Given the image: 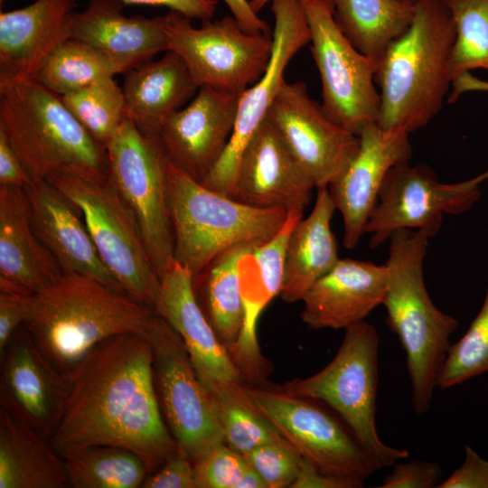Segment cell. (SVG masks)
Returning <instances> with one entry per match:
<instances>
[{
    "label": "cell",
    "instance_id": "obj_1",
    "mask_svg": "<svg viewBox=\"0 0 488 488\" xmlns=\"http://www.w3.org/2000/svg\"><path fill=\"white\" fill-rule=\"evenodd\" d=\"M67 379L63 414L50 439L61 455L92 446H121L138 455L150 474L179 448L164 421L145 334L101 341Z\"/></svg>",
    "mask_w": 488,
    "mask_h": 488
},
{
    "label": "cell",
    "instance_id": "obj_2",
    "mask_svg": "<svg viewBox=\"0 0 488 488\" xmlns=\"http://www.w3.org/2000/svg\"><path fill=\"white\" fill-rule=\"evenodd\" d=\"M156 314L94 277L63 274L29 296L23 325L52 365L67 376L97 343L119 334H145Z\"/></svg>",
    "mask_w": 488,
    "mask_h": 488
},
{
    "label": "cell",
    "instance_id": "obj_3",
    "mask_svg": "<svg viewBox=\"0 0 488 488\" xmlns=\"http://www.w3.org/2000/svg\"><path fill=\"white\" fill-rule=\"evenodd\" d=\"M455 41V22L443 0H417L410 26L377 61L380 127L410 134L439 112L453 82Z\"/></svg>",
    "mask_w": 488,
    "mask_h": 488
},
{
    "label": "cell",
    "instance_id": "obj_4",
    "mask_svg": "<svg viewBox=\"0 0 488 488\" xmlns=\"http://www.w3.org/2000/svg\"><path fill=\"white\" fill-rule=\"evenodd\" d=\"M389 241L382 305L388 326L406 353L413 408L417 415H422L430 407L458 322L439 310L427 293L423 265L428 238L405 229L392 233Z\"/></svg>",
    "mask_w": 488,
    "mask_h": 488
},
{
    "label": "cell",
    "instance_id": "obj_5",
    "mask_svg": "<svg viewBox=\"0 0 488 488\" xmlns=\"http://www.w3.org/2000/svg\"><path fill=\"white\" fill-rule=\"evenodd\" d=\"M0 129L33 182L61 174L108 179L105 148L58 95L33 80L0 86Z\"/></svg>",
    "mask_w": 488,
    "mask_h": 488
},
{
    "label": "cell",
    "instance_id": "obj_6",
    "mask_svg": "<svg viewBox=\"0 0 488 488\" xmlns=\"http://www.w3.org/2000/svg\"><path fill=\"white\" fill-rule=\"evenodd\" d=\"M168 188L174 259L194 277L238 244L263 243L284 225V208L247 205L207 188L169 161Z\"/></svg>",
    "mask_w": 488,
    "mask_h": 488
},
{
    "label": "cell",
    "instance_id": "obj_7",
    "mask_svg": "<svg viewBox=\"0 0 488 488\" xmlns=\"http://www.w3.org/2000/svg\"><path fill=\"white\" fill-rule=\"evenodd\" d=\"M344 330L342 344L326 366L314 375L294 379L277 388L292 396L327 404L381 468L393 465L409 453L384 444L378 435V333L366 321Z\"/></svg>",
    "mask_w": 488,
    "mask_h": 488
},
{
    "label": "cell",
    "instance_id": "obj_8",
    "mask_svg": "<svg viewBox=\"0 0 488 488\" xmlns=\"http://www.w3.org/2000/svg\"><path fill=\"white\" fill-rule=\"evenodd\" d=\"M105 150L108 179L134 216L161 277L174 261L169 159L159 136L142 133L127 117Z\"/></svg>",
    "mask_w": 488,
    "mask_h": 488
},
{
    "label": "cell",
    "instance_id": "obj_9",
    "mask_svg": "<svg viewBox=\"0 0 488 488\" xmlns=\"http://www.w3.org/2000/svg\"><path fill=\"white\" fill-rule=\"evenodd\" d=\"M46 181L78 207L101 261L120 288L154 308L160 277L134 216L108 179L97 182L61 174Z\"/></svg>",
    "mask_w": 488,
    "mask_h": 488
},
{
    "label": "cell",
    "instance_id": "obj_10",
    "mask_svg": "<svg viewBox=\"0 0 488 488\" xmlns=\"http://www.w3.org/2000/svg\"><path fill=\"white\" fill-rule=\"evenodd\" d=\"M249 401L307 462L321 472L361 487L381 467L350 429L308 399L244 384Z\"/></svg>",
    "mask_w": 488,
    "mask_h": 488
},
{
    "label": "cell",
    "instance_id": "obj_11",
    "mask_svg": "<svg viewBox=\"0 0 488 488\" xmlns=\"http://www.w3.org/2000/svg\"><path fill=\"white\" fill-rule=\"evenodd\" d=\"M310 30L311 52L327 116L358 136L377 124L380 97L375 88L377 61L360 52L342 33L330 0H300Z\"/></svg>",
    "mask_w": 488,
    "mask_h": 488
},
{
    "label": "cell",
    "instance_id": "obj_12",
    "mask_svg": "<svg viewBox=\"0 0 488 488\" xmlns=\"http://www.w3.org/2000/svg\"><path fill=\"white\" fill-rule=\"evenodd\" d=\"M170 11L165 14L168 51L184 61L198 88L208 86L241 94L265 72L273 49L272 33H252L237 20L202 21Z\"/></svg>",
    "mask_w": 488,
    "mask_h": 488
},
{
    "label": "cell",
    "instance_id": "obj_13",
    "mask_svg": "<svg viewBox=\"0 0 488 488\" xmlns=\"http://www.w3.org/2000/svg\"><path fill=\"white\" fill-rule=\"evenodd\" d=\"M153 350L155 385L167 427L193 464L224 443L210 392L179 334L158 314L145 333Z\"/></svg>",
    "mask_w": 488,
    "mask_h": 488
},
{
    "label": "cell",
    "instance_id": "obj_14",
    "mask_svg": "<svg viewBox=\"0 0 488 488\" xmlns=\"http://www.w3.org/2000/svg\"><path fill=\"white\" fill-rule=\"evenodd\" d=\"M487 179L488 170L470 180L443 183L426 164L411 165L408 161L393 166L365 226L370 246L377 248L405 229L433 238L441 229L444 214L458 215L475 204L480 184Z\"/></svg>",
    "mask_w": 488,
    "mask_h": 488
},
{
    "label": "cell",
    "instance_id": "obj_15",
    "mask_svg": "<svg viewBox=\"0 0 488 488\" xmlns=\"http://www.w3.org/2000/svg\"><path fill=\"white\" fill-rule=\"evenodd\" d=\"M273 49L259 80L239 96L236 120L228 145L210 173L200 182L230 197L241 154L266 119L272 103L285 83L291 59L308 42L310 30L300 0H272Z\"/></svg>",
    "mask_w": 488,
    "mask_h": 488
},
{
    "label": "cell",
    "instance_id": "obj_16",
    "mask_svg": "<svg viewBox=\"0 0 488 488\" xmlns=\"http://www.w3.org/2000/svg\"><path fill=\"white\" fill-rule=\"evenodd\" d=\"M267 116L316 189L328 187L358 151L359 136L331 119L302 81H285Z\"/></svg>",
    "mask_w": 488,
    "mask_h": 488
},
{
    "label": "cell",
    "instance_id": "obj_17",
    "mask_svg": "<svg viewBox=\"0 0 488 488\" xmlns=\"http://www.w3.org/2000/svg\"><path fill=\"white\" fill-rule=\"evenodd\" d=\"M0 408L51 439L63 414L67 376L57 371L20 326L1 356Z\"/></svg>",
    "mask_w": 488,
    "mask_h": 488
},
{
    "label": "cell",
    "instance_id": "obj_18",
    "mask_svg": "<svg viewBox=\"0 0 488 488\" xmlns=\"http://www.w3.org/2000/svg\"><path fill=\"white\" fill-rule=\"evenodd\" d=\"M239 93L208 86L172 113L157 134L169 161L202 182L222 156L230 139Z\"/></svg>",
    "mask_w": 488,
    "mask_h": 488
},
{
    "label": "cell",
    "instance_id": "obj_19",
    "mask_svg": "<svg viewBox=\"0 0 488 488\" xmlns=\"http://www.w3.org/2000/svg\"><path fill=\"white\" fill-rule=\"evenodd\" d=\"M409 134L385 130L377 124L359 135L357 153L328 186L336 210L343 217V245L353 249L365 234V226L375 206L388 172L412 156Z\"/></svg>",
    "mask_w": 488,
    "mask_h": 488
},
{
    "label": "cell",
    "instance_id": "obj_20",
    "mask_svg": "<svg viewBox=\"0 0 488 488\" xmlns=\"http://www.w3.org/2000/svg\"><path fill=\"white\" fill-rule=\"evenodd\" d=\"M314 188L267 116L241 154L230 197L257 208L304 211Z\"/></svg>",
    "mask_w": 488,
    "mask_h": 488
},
{
    "label": "cell",
    "instance_id": "obj_21",
    "mask_svg": "<svg viewBox=\"0 0 488 488\" xmlns=\"http://www.w3.org/2000/svg\"><path fill=\"white\" fill-rule=\"evenodd\" d=\"M303 211L288 210L282 228L271 239L246 253L238 264L244 322L239 337L229 354L249 382L263 381L270 371V362L260 352L258 322L266 306L280 294L288 238L293 227L302 219Z\"/></svg>",
    "mask_w": 488,
    "mask_h": 488
},
{
    "label": "cell",
    "instance_id": "obj_22",
    "mask_svg": "<svg viewBox=\"0 0 488 488\" xmlns=\"http://www.w3.org/2000/svg\"><path fill=\"white\" fill-rule=\"evenodd\" d=\"M179 334L201 381L207 389L245 380L218 339L196 297L193 276L176 261L160 277L154 306Z\"/></svg>",
    "mask_w": 488,
    "mask_h": 488
},
{
    "label": "cell",
    "instance_id": "obj_23",
    "mask_svg": "<svg viewBox=\"0 0 488 488\" xmlns=\"http://www.w3.org/2000/svg\"><path fill=\"white\" fill-rule=\"evenodd\" d=\"M76 0H35L0 13V86L33 80L50 54L71 37Z\"/></svg>",
    "mask_w": 488,
    "mask_h": 488
},
{
    "label": "cell",
    "instance_id": "obj_24",
    "mask_svg": "<svg viewBox=\"0 0 488 488\" xmlns=\"http://www.w3.org/2000/svg\"><path fill=\"white\" fill-rule=\"evenodd\" d=\"M23 189L33 229L62 273L89 276L124 292L101 261L78 207L49 181Z\"/></svg>",
    "mask_w": 488,
    "mask_h": 488
},
{
    "label": "cell",
    "instance_id": "obj_25",
    "mask_svg": "<svg viewBox=\"0 0 488 488\" xmlns=\"http://www.w3.org/2000/svg\"><path fill=\"white\" fill-rule=\"evenodd\" d=\"M387 266L340 258L303 296L302 321L311 329H346L382 305Z\"/></svg>",
    "mask_w": 488,
    "mask_h": 488
},
{
    "label": "cell",
    "instance_id": "obj_26",
    "mask_svg": "<svg viewBox=\"0 0 488 488\" xmlns=\"http://www.w3.org/2000/svg\"><path fill=\"white\" fill-rule=\"evenodd\" d=\"M62 275L33 229L24 189L0 186V292L33 296Z\"/></svg>",
    "mask_w": 488,
    "mask_h": 488
},
{
    "label": "cell",
    "instance_id": "obj_27",
    "mask_svg": "<svg viewBox=\"0 0 488 488\" xmlns=\"http://www.w3.org/2000/svg\"><path fill=\"white\" fill-rule=\"evenodd\" d=\"M113 0H90L73 14L71 37L84 42L123 65L127 72L168 51L165 14L126 16Z\"/></svg>",
    "mask_w": 488,
    "mask_h": 488
},
{
    "label": "cell",
    "instance_id": "obj_28",
    "mask_svg": "<svg viewBox=\"0 0 488 488\" xmlns=\"http://www.w3.org/2000/svg\"><path fill=\"white\" fill-rule=\"evenodd\" d=\"M125 74L126 117L149 135H157L164 120L199 89L184 61L172 51Z\"/></svg>",
    "mask_w": 488,
    "mask_h": 488
},
{
    "label": "cell",
    "instance_id": "obj_29",
    "mask_svg": "<svg viewBox=\"0 0 488 488\" xmlns=\"http://www.w3.org/2000/svg\"><path fill=\"white\" fill-rule=\"evenodd\" d=\"M336 210L328 187L317 188L311 213L293 227L285 253L279 296L286 303L305 294L338 262V243L331 229Z\"/></svg>",
    "mask_w": 488,
    "mask_h": 488
},
{
    "label": "cell",
    "instance_id": "obj_30",
    "mask_svg": "<svg viewBox=\"0 0 488 488\" xmlns=\"http://www.w3.org/2000/svg\"><path fill=\"white\" fill-rule=\"evenodd\" d=\"M70 487L50 439L0 408V488Z\"/></svg>",
    "mask_w": 488,
    "mask_h": 488
},
{
    "label": "cell",
    "instance_id": "obj_31",
    "mask_svg": "<svg viewBox=\"0 0 488 488\" xmlns=\"http://www.w3.org/2000/svg\"><path fill=\"white\" fill-rule=\"evenodd\" d=\"M333 18L362 54L378 61L410 26L415 3L406 0H330Z\"/></svg>",
    "mask_w": 488,
    "mask_h": 488
},
{
    "label": "cell",
    "instance_id": "obj_32",
    "mask_svg": "<svg viewBox=\"0 0 488 488\" xmlns=\"http://www.w3.org/2000/svg\"><path fill=\"white\" fill-rule=\"evenodd\" d=\"M259 244L246 242L231 247L193 277V286L202 291L204 314L229 353L239 337L244 322L238 264L246 253Z\"/></svg>",
    "mask_w": 488,
    "mask_h": 488
},
{
    "label": "cell",
    "instance_id": "obj_33",
    "mask_svg": "<svg viewBox=\"0 0 488 488\" xmlns=\"http://www.w3.org/2000/svg\"><path fill=\"white\" fill-rule=\"evenodd\" d=\"M71 488H137L148 476L144 460L117 446H92L61 455Z\"/></svg>",
    "mask_w": 488,
    "mask_h": 488
},
{
    "label": "cell",
    "instance_id": "obj_34",
    "mask_svg": "<svg viewBox=\"0 0 488 488\" xmlns=\"http://www.w3.org/2000/svg\"><path fill=\"white\" fill-rule=\"evenodd\" d=\"M126 68L91 45L69 38L46 59L33 80L59 97L126 73Z\"/></svg>",
    "mask_w": 488,
    "mask_h": 488
},
{
    "label": "cell",
    "instance_id": "obj_35",
    "mask_svg": "<svg viewBox=\"0 0 488 488\" xmlns=\"http://www.w3.org/2000/svg\"><path fill=\"white\" fill-rule=\"evenodd\" d=\"M244 384H221L208 389L224 443L242 455L263 445L285 440L276 427L249 401Z\"/></svg>",
    "mask_w": 488,
    "mask_h": 488
},
{
    "label": "cell",
    "instance_id": "obj_36",
    "mask_svg": "<svg viewBox=\"0 0 488 488\" xmlns=\"http://www.w3.org/2000/svg\"><path fill=\"white\" fill-rule=\"evenodd\" d=\"M66 108L104 148L126 117L125 97L114 77L60 97Z\"/></svg>",
    "mask_w": 488,
    "mask_h": 488
},
{
    "label": "cell",
    "instance_id": "obj_37",
    "mask_svg": "<svg viewBox=\"0 0 488 488\" xmlns=\"http://www.w3.org/2000/svg\"><path fill=\"white\" fill-rule=\"evenodd\" d=\"M455 25L453 80L473 70L488 71V0H443Z\"/></svg>",
    "mask_w": 488,
    "mask_h": 488
},
{
    "label": "cell",
    "instance_id": "obj_38",
    "mask_svg": "<svg viewBox=\"0 0 488 488\" xmlns=\"http://www.w3.org/2000/svg\"><path fill=\"white\" fill-rule=\"evenodd\" d=\"M488 372V284L483 305L465 333L451 344L437 388L446 389Z\"/></svg>",
    "mask_w": 488,
    "mask_h": 488
},
{
    "label": "cell",
    "instance_id": "obj_39",
    "mask_svg": "<svg viewBox=\"0 0 488 488\" xmlns=\"http://www.w3.org/2000/svg\"><path fill=\"white\" fill-rule=\"evenodd\" d=\"M197 488H266L244 455L222 443L194 463Z\"/></svg>",
    "mask_w": 488,
    "mask_h": 488
},
{
    "label": "cell",
    "instance_id": "obj_40",
    "mask_svg": "<svg viewBox=\"0 0 488 488\" xmlns=\"http://www.w3.org/2000/svg\"><path fill=\"white\" fill-rule=\"evenodd\" d=\"M244 456L266 488L292 487L304 462L286 439L258 446Z\"/></svg>",
    "mask_w": 488,
    "mask_h": 488
},
{
    "label": "cell",
    "instance_id": "obj_41",
    "mask_svg": "<svg viewBox=\"0 0 488 488\" xmlns=\"http://www.w3.org/2000/svg\"><path fill=\"white\" fill-rule=\"evenodd\" d=\"M143 488H197L194 464L181 450L171 454L158 470L148 474Z\"/></svg>",
    "mask_w": 488,
    "mask_h": 488
},
{
    "label": "cell",
    "instance_id": "obj_42",
    "mask_svg": "<svg viewBox=\"0 0 488 488\" xmlns=\"http://www.w3.org/2000/svg\"><path fill=\"white\" fill-rule=\"evenodd\" d=\"M442 475L440 466L429 461H411L396 464L384 478L380 488L436 487Z\"/></svg>",
    "mask_w": 488,
    "mask_h": 488
},
{
    "label": "cell",
    "instance_id": "obj_43",
    "mask_svg": "<svg viewBox=\"0 0 488 488\" xmlns=\"http://www.w3.org/2000/svg\"><path fill=\"white\" fill-rule=\"evenodd\" d=\"M436 487L488 488V460L470 446H465L463 464Z\"/></svg>",
    "mask_w": 488,
    "mask_h": 488
},
{
    "label": "cell",
    "instance_id": "obj_44",
    "mask_svg": "<svg viewBox=\"0 0 488 488\" xmlns=\"http://www.w3.org/2000/svg\"><path fill=\"white\" fill-rule=\"evenodd\" d=\"M30 296L0 292V356L28 315Z\"/></svg>",
    "mask_w": 488,
    "mask_h": 488
},
{
    "label": "cell",
    "instance_id": "obj_45",
    "mask_svg": "<svg viewBox=\"0 0 488 488\" xmlns=\"http://www.w3.org/2000/svg\"><path fill=\"white\" fill-rule=\"evenodd\" d=\"M122 5L164 6L190 19L206 21L214 15L218 0H113Z\"/></svg>",
    "mask_w": 488,
    "mask_h": 488
},
{
    "label": "cell",
    "instance_id": "obj_46",
    "mask_svg": "<svg viewBox=\"0 0 488 488\" xmlns=\"http://www.w3.org/2000/svg\"><path fill=\"white\" fill-rule=\"evenodd\" d=\"M32 183L6 135L0 129V186L24 188Z\"/></svg>",
    "mask_w": 488,
    "mask_h": 488
},
{
    "label": "cell",
    "instance_id": "obj_47",
    "mask_svg": "<svg viewBox=\"0 0 488 488\" xmlns=\"http://www.w3.org/2000/svg\"><path fill=\"white\" fill-rule=\"evenodd\" d=\"M231 15L240 26L252 33H269L267 23L262 20L250 6L249 0H223Z\"/></svg>",
    "mask_w": 488,
    "mask_h": 488
},
{
    "label": "cell",
    "instance_id": "obj_48",
    "mask_svg": "<svg viewBox=\"0 0 488 488\" xmlns=\"http://www.w3.org/2000/svg\"><path fill=\"white\" fill-rule=\"evenodd\" d=\"M292 488H349L348 485L328 475L304 459L299 474Z\"/></svg>",
    "mask_w": 488,
    "mask_h": 488
},
{
    "label": "cell",
    "instance_id": "obj_49",
    "mask_svg": "<svg viewBox=\"0 0 488 488\" xmlns=\"http://www.w3.org/2000/svg\"><path fill=\"white\" fill-rule=\"evenodd\" d=\"M452 92L448 102H455L462 94L469 91L488 92V81L474 77L471 72H465L452 82Z\"/></svg>",
    "mask_w": 488,
    "mask_h": 488
},
{
    "label": "cell",
    "instance_id": "obj_50",
    "mask_svg": "<svg viewBox=\"0 0 488 488\" xmlns=\"http://www.w3.org/2000/svg\"><path fill=\"white\" fill-rule=\"evenodd\" d=\"M272 0H249L251 8L255 13H258L267 3Z\"/></svg>",
    "mask_w": 488,
    "mask_h": 488
},
{
    "label": "cell",
    "instance_id": "obj_51",
    "mask_svg": "<svg viewBox=\"0 0 488 488\" xmlns=\"http://www.w3.org/2000/svg\"><path fill=\"white\" fill-rule=\"evenodd\" d=\"M408 2H410V3H415L417 0H406Z\"/></svg>",
    "mask_w": 488,
    "mask_h": 488
},
{
    "label": "cell",
    "instance_id": "obj_52",
    "mask_svg": "<svg viewBox=\"0 0 488 488\" xmlns=\"http://www.w3.org/2000/svg\"><path fill=\"white\" fill-rule=\"evenodd\" d=\"M487 236H488V230H487Z\"/></svg>",
    "mask_w": 488,
    "mask_h": 488
},
{
    "label": "cell",
    "instance_id": "obj_53",
    "mask_svg": "<svg viewBox=\"0 0 488 488\" xmlns=\"http://www.w3.org/2000/svg\"><path fill=\"white\" fill-rule=\"evenodd\" d=\"M2 1V0H1Z\"/></svg>",
    "mask_w": 488,
    "mask_h": 488
}]
</instances>
